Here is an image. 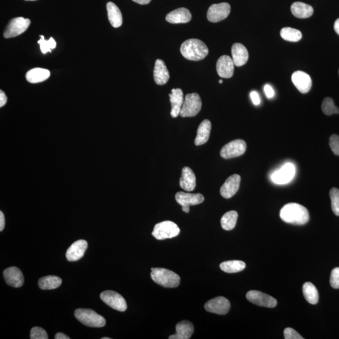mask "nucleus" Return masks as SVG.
Instances as JSON below:
<instances>
[{
    "label": "nucleus",
    "mask_w": 339,
    "mask_h": 339,
    "mask_svg": "<svg viewBox=\"0 0 339 339\" xmlns=\"http://www.w3.org/2000/svg\"><path fill=\"white\" fill-rule=\"evenodd\" d=\"M102 339H110L109 338H103Z\"/></svg>",
    "instance_id": "nucleus-50"
},
{
    "label": "nucleus",
    "mask_w": 339,
    "mask_h": 339,
    "mask_svg": "<svg viewBox=\"0 0 339 339\" xmlns=\"http://www.w3.org/2000/svg\"><path fill=\"white\" fill-rule=\"evenodd\" d=\"M135 3L140 4V5H147V4L150 3L152 0H133Z\"/></svg>",
    "instance_id": "nucleus-47"
},
{
    "label": "nucleus",
    "mask_w": 339,
    "mask_h": 339,
    "mask_svg": "<svg viewBox=\"0 0 339 339\" xmlns=\"http://www.w3.org/2000/svg\"><path fill=\"white\" fill-rule=\"evenodd\" d=\"M250 97H251L252 103H253L254 105H260L261 100L258 92L252 91L251 93H250Z\"/></svg>",
    "instance_id": "nucleus-43"
},
{
    "label": "nucleus",
    "mask_w": 339,
    "mask_h": 339,
    "mask_svg": "<svg viewBox=\"0 0 339 339\" xmlns=\"http://www.w3.org/2000/svg\"><path fill=\"white\" fill-rule=\"evenodd\" d=\"M321 110L325 115L330 116L333 114H339V108L334 105L333 99L325 98L321 104Z\"/></svg>",
    "instance_id": "nucleus-35"
},
{
    "label": "nucleus",
    "mask_w": 339,
    "mask_h": 339,
    "mask_svg": "<svg viewBox=\"0 0 339 339\" xmlns=\"http://www.w3.org/2000/svg\"><path fill=\"white\" fill-rule=\"evenodd\" d=\"M330 285L335 289L339 288V267L336 268L331 272L330 279Z\"/></svg>",
    "instance_id": "nucleus-40"
},
{
    "label": "nucleus",
    "mask_w": 339,
    "mask_h": 339,
    "mask_svg": "<svg viewBox=\"0 0 339 339\" xmlns=\"http://www.w3.org/2000/svg\"><path fill=\"white\" fill-rule=\"evenodd\" d=\"M150 275L153 282L165 288H176L180 285V276L169 269L152 268Z\"/></svg>",
    "instance_id": "nucleus-3"
},
{
    "label": "nucleus",
    "mask_w": 339,
    "mask_h": 339,
    "mask_svg": "<svg viewBox=\"0 0 339 339\" xmlns=\"http://www.w3.org/2000/svg\"><path fill=\"white\" fill-rule=\"evenodd\" d=\"M74 315L80 322L89 327L100 328L106 325V320L94 310L79 308L75 311Z\"/></svg>",
    "instance_id": "nucleus-4"
},
{
    "label": "nucleus",
    "mask_w": 339,
    "mask_h": 339,
    "mask_svg": "<svg viewBox=\"0 0 339 339\" xmlns=\"http://www.w3.org/2000/svg\"><path fill=\"white\" fill-rule=\"evenodd\" d=\"M180 230L174 222L163 221L156 224L153 228L152 236L158 240L171 239L180 234Z\"/></svg>",
    "instance_id": "nucleus-5"
},
{
    "label": "nucleus",
    "mask_w": 339,
    "mask_h": 339,
    "mask_svg": "<svg viewBox=\"0 0 339 339\" xmlns=\"http://www.w3.org/2000/svg\"><path fill=\"white\" fill-rule=\"evenodd\" d=\"M246 299L254 305L263 307L275 308L277 305V301L275 299L260 291H248L246 294Z\"/></svg>",
    "instance_id": "nucleus-11"
},
{
    "label": "nucleus",
    "mask_w": 339,
    "mask_h": 339,
    "mask_svg": "<svg viewBox=\"0 0 339 339\" xmlns=\"http://www.w3.org/2000/svg\"><path fill=\"white\" fill-rule=\"evenodd\" d=\"M3 276L6 284L14 288H19L24 284L22 272L18 268H8L4 271Z\"/></svg>",
    "instance_id": "nucleus-18"
},
{
    "label": "nucleus",
    "mask_w": 339,
    "mask_h": 339,
    "mask_svg": "<svg viewBox=\"0 0 339 339\" xmlns=\"http://www.w3.org/2000/svg\"><path fill=\"white\" fill-rule=\"evenodd\" d=\"M284 338L285 339H303L296 330L292 328L288 327L284 330Z\"/></svg>",
    "instance_id": "nucleus-41"
},
{
    "label": "nucleus",
    "mask_w": 339,
    "mask_h": 339,
    "mask_svg": "<svg viewBox=\"0 0 339 339\" xmlns=\"http://www.w3.org/2000/svg\"><path fill=\"white\" fill-rule=\"evenodd\" d=\"M218 75L222 78H231L234 72V64L230 56L222 55L218 59L216 64Z\"/></svg>",
    "instance_id": "nucleus-17"
},
{
    "label": "nucleus",
    "mask_w": 339,
    "mask_h": 339,
    "mask_svg": "<svg viewBox=\"0 0 339 339\" xmlns=\"http://www.w3.org/2000/svg\"><path fill=\"white\" fill-rule=\"evenodd\" d=\"M241 177L237 174L229 177L220 189L221 195L225 198H230L238 191L240 187Z\"/></svg>",
    "instance_id": "nucleus-16"
},
{
    "label": "nucleus",
    "mask_w": 339,
    "mask_h": 339,
    "mask_svg": "<svg viewBox=\"0 0 339 339\" xmlns=\"http://www.w3.org/2000/svg\"><path fill=\"white\" fill-rule=\"evenodd\" d=\"M5 226V218L3 212H0V231L4 230Z\"/></svg>",
    "instance_id": "nucleus-45"
},
{
    "label": "nucleus",
    "mask_w": 339,
    "mask_h": 339,
    "mask_svg": "<svg viewBox=\"0 0 339 339\" xmlns=\"http://www.w3.org/2000/svg\"><path fill=\"white\" fill-rule=\"evenodd\" d=\"M30 25L29 19L17 17L11 20L4 32V37L10 38L20 36L28 29Z\"/></svg>",
    "instance_id": "nucleus-7"
},
{
    "label": "nucleus",
    "mask_w": 339,
    "mask_h": 339,
    "mask_svg": "<svg viewBox=\"0 0 339 339\" xmlns=\"http://www.w3.org/2000/svg\"><path fill=\"white\" fill-rule=\"evenodd\" d=\"M212 125L210 121L204 120L199 125L197 129V136L195 140L196 146L202 145L206 143L210 137Z\"/></svg>",
    "instance_id": "nucleus-26"
},
{
    "label": "nucleus",
    "mask_w": 339,
    "mask_h": 339,
    "mask_svg": "<svg viewBox=\"0 0 339 339\" xmlns=\"http://www.w3.org/2000/svg\"><path fill=\"white\" fill-rule=\"evenodd\" d=\"M334 30L336 33L339 36V18L334 23Z\"/></svg>",
    "instance_id": "nucleus-48"
},
{
    "label": "nucleus",
    "mask_w": 339,
    "mask_h": 339,
    "mask_svg": "<svg viewBox=\"0 0 339 339\" xmlns=\"http://www.w3.org/2000/svg\"><path fill=\"white\" fill-rule=\"evenodd\" d=\"M51 75L50 71L42 68H34L28 71L26 74V79L30 83L36 84L42 83L49 79Z\"/></svg>",
    "instance_id": "nucleus-29"
},
{
    "label": "nucleus",
    "mask_w": 339,
    "mask_h": 339,
    "mask_svg": "<svg viewBox=\"0 0 339 339\" xmlns=\"http://www.w3.org/2000/svg\"><path fill=\"white\" fill-rule=\"evenodd\" d=\"M280 218L286 223L304 225L310 219L309 213L305 207L297 203H289L281 209Z\"/></svg>",
    "instance_id": "nucleus-1"
},
{
    "label": "nucleus",
    "mask_w": 339,
    "mask_h": 339,
    "mask_svg": "<svg viewBox=\"0 0 339 339\" xmlns=\"http://www.w3.org/2000/svg\"><path fill=\"white\" fill-rule=\"evenodd\" d=\"M31 339H48L49 337L47 332L42 328L35 327L32 328L30 332Z\"/></svg>",
    "instance_id": "nucleus-38"
},
{
    "label": "nucleus",
    "mask_w": 339,
    "mask_h": 339,
    "mask_svg": "<svg viewBox=\"0 0 339 339\" xmlns=\"http://www.w3.org/2000/svg\"><path fill=\"white\" fill-rule=\"evenodd\" d=\"M247 148L246 142L243 140H235L225 144L222 147L220 155L224 159H230L241 156Z\"/></svg>",
    "instance_id": "nucleus-9"
},
{
    "label": "nucleus",
    "mask_w": 339,
    "mask_h": 339,
    "mask_svg": "<svg viewBox=\"0 0 339 339\" xmlns=\"http://www.w3.org/2000/svg\"><path fill=\"white\" fill-rule=\"evenodd\" d=\"M180 186L185 191L191 192L196 186V177L191 168H183L182 176L180 179Z\"/></svg>",
    "instance_id": "nucleus-24"
},
{
    "label": "nucleus",
    "mask_w": 339,
    "mask_h": 339,
    "mask_svg": "<svg viewBox=\"0 0 339 339\" xmlns=\"http://www.w3.org/2000/svg\"><path fill=\"white\" fill-rule=\"evenodd\" d=\"M26 1H36V0H26Z\"/></svg>",
    "instance_id": "nucleus-51"
},
{
    "label": "nucleus",
    "mask_w": 339,
    "mask_h": 339,
    "mask_svg": "<svg viewBox=\"0 0 339 339\" xmlns=\"http://www.w3.org/2000/svg\"><path fill=\"white\" fill-rule=\"evenodd\" d=\"M329 146L332 151L337 156H339V136L338 135H332L330 137Z\"/></svg>",
    "instance_id": "nucleus-39"
},
{
    "label": "nucleus",
    "mask_w": 339,
    "mask_h": 339,
    "mask_svg": "<svg viewBox=\"0 0 339 339\" xmlns=\"http://www.w3.org/2000/svg\"><path fill=\"white\" fill-rule=\"evenodd\" d=\"M238 214L234 211H229L224 214L221 219L222 229L226 231L232 230L236 225Z\"/></svg>",
    "instance_id": "nucleus-33"
},
{
    "label": "nucleus",
    "mask_w": 339,
    "mask_h": 339,
    "mask_svg": "<svg viewBox=\"0 0 339 339\" xmlns=\"http://www.w3.org/2000/svg\"><path fill=\"white\" fill-rule=\"evenodd\" d=\"M329 194L332 211L335 215L339 216V190L337 188H332L330 189Z\"/></svg>",
    "instance_id": "nucleus-37"
},
{
    "label": "nucleus",
    "mask_w": 339,
    "mask_h": 339,
    "mask_svg": "<svg viewBox=\"0 0 339 339\" xmlns=\"http://www.w3.org/2000/svg\"><path fill=\"white\" fill-rule=\"evenodd\" d=\"M232 59L235 66L241 67L247 63L249 59V53L245 45L240 43H236L231 49Z\"/></svg>",
    "instance_id": "nucleus-20"
},
{
    "label": "nucleus",
    "mask_w": 339,
    "mask_h": 339,
    "mask_svg": "<svg viewBox=\"0 0 339 339\" xmlns=\"http://www.w3.org/2000/svg\"><path fill=\"white\" fill-rule=\"evenodd\" d=\"M40 40L38 41V44L40 45V50L43 54L51 53L52 50L56 47V42L53 37L49 40H45L44 36H40Z\"/></svg>",
    "instance_id": "nucleus-36"
},
{
    "label": "nucleus",
    "mask_w": 339,
    "mask_h": 339,
    "mask_svg": "<svg viewBox=\"0 0 339 339\" xmlns=\"http://www.w3.org/2000/svg\"><path fill=\"white\" fill-rule=\"evenodd\" d=\"M107 8L110 23L114 28L120 27L123 23V17L120 10L113 2H108Z\"/></svg>",
    "instance_id": "nucleus-28"
},
{
    "label": "nucleus",
    "mask_w": 339,
    "mask_h": 339,
    "mask_svg": "<svg viewBox=\"0 0 339 339\" xmlns=\"http://www.w3.org/2000/svg\"><path fill=\"white\" fill-rule=\"evenodd\" d=\"M219 83L220 84H222V83H223V81H222V79L219 80Z\"/></svg>",
    "instance_id": "nucleus-49"
},
{
    "label": "nucleus",
    "mask_w": 339,
    "mask_h": 339,
    "mask_svg": "<svg viewBox=\"0 0 339 339\" xmlns=\"http://www.w3.org/2000/svg\"><path fill=\"white\" fill-rule=\"evenodd\" d=\"M180 53L185 59L199 61L208 55L209 49L202 41L191 38L182 43L180 47Z\"/></svg>",
    "instance_id": "nucleus-2"
},
{
    "label": "nucleus",
    "mask_w": 339,
    "mask_h": 339,
    "mask_svg": "<svg viewBox=\"0 0 339 339\" xmlns=\"http://www.w3.org/2000/svg\"><path fill=\"white\" fill-rule=\"evenodd\" d=\"M61 278L56 276H47L38 280V286L42 290H53L59 288L61 285Z\"/></svg>",
    "instance_id": "nucleus-31"
},
{
    "label": "nucleus",
    "mask_w": 339,
    "mask_h": 339,
    "mask_svg": "<svg viewBox=\"0 0 339 339\" xmlns=\"http://www.w3.org/2000/svg\"><path fill=\"white\" fill-rule=\"evenodd\" d=\"M194 332L193 324L189 321H183L177 323L176 334L169 337L170 339H189Z\"/></svg>",
    "instance_id": "nucleus-25"
},
{
    "label": "nucleus",
    "mask_w": 339,
    "mask_h": 339,
    "mask_svg": "<svg viewBox=\"0 0 339 339\" xmlns=\"http://www.w3.org/2000/svg\"><path fill=\"white\" fill-rule=\"evenodd\" d=\"M230 306V302L228 299L225 297H218L207 302L204 308L207 312L223 315L228 314Z\"/></svg>",
    "instance_id": "nucleus-13"
},
{
    "label": "nucleus",
    "mask_w": 339,
    "mask_h": 339,
    "mask_svg": "<svg viewBox=\"0 0 339 339\" xmlns=\"http://www.w3.org/2000/svg\"><path fill=\"white\" fill-rule=\"evenodd\" d=\"M176 200L177 203L182 206V211L185 213H189L190 206L201 204L204 201V197L201 194H190L179 192L176 194Z\"/></svg>",
    "instance_id": "nucleus-10"
},
{
    "label": "nucleus",
    "mask_w": 339,
    "mask_h": 339,
    "mask_svg": "<svg viewBox=\"0 0 339 339\" xmlns=\"http://www.w3.org/2000/svg\"><path fill=\"white\" fill-rule=\"evenodd\" d=\"M7 97H6L5 92L0 90V107H2L7 103Z\"/></svg>",
    "instance_id": "nucleus-44"
},
{
    "label": "nucleus",
    "mask_w": 339,
    "mask_h": 339,
    "mask_svg": "<svg viewBox=\"0 0 339 339\" xmlns=\"http://www.w3.org/2000/svg\"><path fill=\"white\" fill-rule=\"evenodd\" d=\"M280 36L283 39L288 42H299L302 38V32L291 27L283 28L280 31Z\"/></svg>",
    "instance_id": "nucleus-34"
},
{
    "label": "nucleus",
    "mask_w": 339,
    "mask_h": 339,
    "mask_svg": "<svg viewBox=\"0 0 339 339\" xmlns=\"http://www.w3.org/2000/svg\"><path fill=\"white\" fill-rule=\"evenodd\" d=\"M220 268L226 273H238L245 269L246 264L243 261L239 260L227 261L222 263Z\"/></svg>",
    "instance_id": "nucleus-32"
},
{
    "label": "nucleus",
    "mask_w": 339,
    "mask_h": 339,
    "mask_svg": "<svg viewBox=\"0 0 339 339\" xmlns=\"http://www.w3.org/2000/svg\"><path fill=\"white\" fill-rule=\"evenodd\" d=\"M202 108V101L197 93L188 94L185 96L180 116L181 117H194Z\"/></svg>",
    "instance_id": "nucleus-6"
},
{
    "label": "nucleus",
    "mask_w": 339,
    "mask_h": 339,
    "mask_svg": "<svg viewBox=\"0 0 339 339\" xmlns=\"http://www.w3.org/2000/svg\"><path fill=\"white\" fill-rule=\"evenodd\" d=\"M291 11L295 17L299 18H307L314 14L312 6L303 2H295L291 6Z\"/></svg>",
    "instance_id": "nucleus-27"
},
{
    "label": "nucleus",
    "mask_w": 339,
    "mask_h": 339,
    "mask_svg": "<svg viewBox=\"0 0 339 339\" xmlns=\"http://www.w3.org/2000/svg\"><path fill=\"white\" fill-rule=\"evenodd\" d=\"M303 293L306 301L312 305L318 303L319 295L315 285L310 282H306L303 285Z\"/></svg>",
    "instance_id": "nucleus-30"
},
{
    "label": "nucleus",
    "mask_w": 339,
    "mask_h": 339,
    "mask_svg": "<svg viewBox=\"0 0 339 339\" xmlns=\"http://www.w3.org/2000/svg\"><path fill=\"white\" fill-rule=\"evenodd\" d=\"M231 6L228 3L214 4L209 7L207 17L209 21L217 23L224 20L230 15Z\"/></svg>",
    "instance_id": "nucleus-12"
},
{
    "label": "nucleus",
    "mask_w": 339,
    "mask_h": 339,
    "mask_svg": "<svg viewBox=\"0 0 339 339\" xmlns=\"http://www.w3.org/2000/svg\"></svg>",
    "instance_id": "nucleus-52"
},
{
    "label": "nucleus",
    "mask_w": 339,
    "mask_h": 339,
    "mask_svg": "<svg viewBox=\"0 0 339 339\" xmlns=\"http://www.w3.org/2000/svg\"><path fill=\"white\" fill-rule=\"evenodd\" d=\"M165 19L168 22L173 24L186 23L191 20L192 15L187 8H180L168 14Z\"/></svg>",
    "instance_id": "nucleus-22"
},
{
    "label": "nucleus",
    "mask_w": 339,
    "mask_h": 339,
    "mask_svg": "<svg viewBox=\"0 0 339 339\" xmlns=\"http://www.w3.org/2000/svg\"><path fill=\"white\" fill-rule=\"evenodd\" d=\"M100 298L104 303L119 312H125L127 309L126 300L116 291L111 290L103 291L101 293Z\"/></svg>",
    "instance_id": "nucleus-8"
},
{
    "label": "nucleus",
    "mask_w": 339,
    "mask_h": 339,
    "mask_svg": "<svg viewBox=\"0 0 339 339\" xmlns=\"http://www.w3.org/2000/svg\"><path fill=\"white\" fill-rule=\"evenodd\" d=\"M153 77H154L155 83L158 85H164L169 81V72L163 60L157 59L155 61Z\"/></svg>",
    "instance_id": "nucleus-23"
},
{
    "label": "nucleus",
    "mask_w": 339,
    "mask_h": 339,
    "mask_svg": "<svg viewBox=\"0 0 339 339\" xmlns=\"http://www.w3.org/2000/svg\"><path fill=\"white\" fill-rule=\"evenodd\" d=\"M55 339H70L67 335L63 333H57L55 336Z\"/></svg>",
    "instance_id": "nucleus-46"
},
{
    "label": "nucleus",
    "mask_w": 339,
    "mask_h": 339,
    "mask_svg": "<svg viewBox=\"0 0 339 339\" xmlns=\"http://www.w3.org/2000/svg\"><path fill=\"white\" fill-rule=\"evenodd\" d=\"M295 174V166L290 163L285 164L271 176L272 180L277 184H285L290 182Z\"/></svg>",
    "instance_id": "nucleus-14"
},
{
    "label": "nucleus",
    "mask_w": 339,
    "mask_h": 339,
    "mask_svg": "<svg viewBox=\"0 0 339 339\" xmlns=\"http://www.w3.org/2000/svg\"><path fill=\"white\" fill-rule=\"evenodd\" d=\"M88 243L85 240L75 241L69 248L66 252V258L69 261H77L83 258L88 248Z\"/></svg>",
    "instance_id": "nucleus-19"
},
{
    "label": "nucleus",
    "mask_w": 339,
    "mask_h": 339,
    "mask_svg": "<svg viewBox=\"0 0 339 339\" xmlns=\"http://www.w3.org/2000/svg\"><path fill=\"white\" fill-rule=\"evenodd\" d=\"M264 90L265 92L266 96H267L268 98H272L275 95V92L273 88H271V86L267 84L265 86Z\"/></svg>",
    "instance_id": "nucleus-42"
},
{
    "label": "nucleus",
    "mask_w": 339,
    "mask_h": 339,
    "mask_svg": "<svg viewBox=\"0 0 339 339\" xmlns=\"http://www.w3.org/2000/svg\"><path fill=\"white\" fill-rule=\"evenodd\" d=\"M170 101L171 103L172 109L170 114L172 118H177L180 115L184 98L183 93L180 89H173L171 93L169 94Z\"/></svg>",
    "instance_id": "nucleus-21"
},
{
    "label": "nucleus",
    "mask_w": 339,
    "mask_h": 339,
    "mask_svg": "<svg viewBox=\"0 0 339 339\" xmlns=\"http://www.w3.org/2000/svg\"><path fill=\"white\" fill-rule=\"evenodd\" d=\"M291 81L301 93L309 92L312 88V81L309 75L303 71H296L291 75Z\"/></svg>",
    "instance_id": "nucleus-15"
}]
</instances>
